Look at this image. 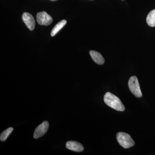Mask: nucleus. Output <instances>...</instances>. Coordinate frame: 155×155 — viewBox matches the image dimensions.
<instances>
[{
  "label": "nucleus",
  "instance_id": "9b49d317",
  "mask_svg": "<svg viewBox=\"0 0 155 155\" xmlns=\"http://www.w3.org/2000/svg\"><path fill=\"white\" fill-rule=\"evenodd\" d=\"M13 130H14L13 127H10L6 130H4L1 133V136H0V140L2 141H5L10 134L12 133Z\"/></svg>",
  "mask_w": 155,
  "mask_h": 155
},
{
  "label": "nucleus",
  "instance_id": "1a4fd4ad",
  "mask_svg": "<svg viewBox=\"0 0 155 155\" xmlns=\"http://www.w3.org/2000/svg\"><path fill=\"white\" fill-rule=\"evenodd\" d=\"M67 23V20H65V19L61 20L60 22H58L52 30L51 33V36H54L59 32V31L61 30L64 27V25H66Z\"/></svg>",
  "mask_w": 155,
  "mask_h": 155
},
{
  "label": "nucleus",
  "instance_id": "f257e3e1",
  "mask_svg": "<svg viewBox=\"0 0 155 155\" xmlns=\"http://www.w3.org/2000/svg\"><path fill=\"white\" fill-rule=\"evenodd\" d=\"M104 101L110 107L119 111H124L125 107L121 100L116 95L110 92L106 93L104 96Z\"/></svg>",
  "mask_w": 155,
  "mask_h": 155
},
{
  "label": "nucleus",
  "instance_id": "6e6552de",
  "mask_svg": "<svg viewBox=\"0 0 155 155\" xmlns=\"http://www.w3.org/2000/svg\"><path fill=\"white\" fill-rule=\"evenodd\" d=\"M89 53L93 60L96 64L99 65H103L104 63V58H103L102 55L100 53L96 51H91Z\"/></svg>",
  "mask_w": 155,
  "mask_h": 155
},
{
  "label": "nucleus",
  "instance_id": "f03ea898",
  "mask_svg": "<svg viewBox=\"0 0 155 155\" xmlns=\"http://www.w3.org/2000/svg\"><path fill=\"white\" fill-rule=\"evenodd\" d=\"M116 139L119 144L124 148H129L135 144V142L130 136L125 132H120L117 133Z\"/></svg>",
  "mask_w": 155,
  "mask_h": 155
},
{
  "label": "nucleus",
  "instance_id": "0eeeda50",
  "mask_svg": "<svg viewBox=\"0 0 155 155\" xmlns=\"http://www.w3.org/2000/svg\"><path fill=\"white\" fill-rule=\"evenodd\" d=\"M66 147L68 149L76 152L83 151L84 147L80 143L75 141H69L66 143Z\"/></svg>",
  "mask_w": 155,
  "mask_h": 155
},
{
  "label": "nucleus",
  "instance_id": "39448f33",
  "mask_svg": "<svg viewBox=\"0 0 155 155\" xmlns=\"http://www.w3.org/2000/svg\"><path fill=\"white\" fill-rule=\"evenodd\" d=\"M49 126V124L47 121H45L39 125L35 130L33 134L34 138L37 139L43 136L48 131Z\"/></svg>",
  "mask_w": 155,
  "mask_h": 155
},
{
  "label": "nucleus",
  "instance_id": "f8f14e48",
  "mask_svg": "<svg viewBox=\"0 0 155 155\" xmlns=\"http://www.w3.org/2000/svg\"><path fill=\"white\" fill-rule=\"evenodd\" d=\"M50 1H57V0H50Z\"/></svg>",
  "mask_w": 155,
  "mask_h": 155
},
{
  "label": "nucleus",
  "instance_id": "ddd939ff",
  "mask_svg": "<svg viewBox=\"0 0 155 155\" xmlns=\"http://www.w3.org/2000/svg\"><path fill=\"white\" fill-rule=\"evenodd\" d=\"M122 1H123V0H122Z\"/></svg>",
  "mask_w": 155,
  "mask_h": 155
},
{
  "label": "nucleus",
  "instance_id": "423d86ee",
  "mask_svg": "<svg viewBox=\"0 0 155 155\" xmlns=\"http://www.w3.org/2000/svg\"><path fill=\"white\" fill-rule=\"evenodd\" d=\"M22 19L29 30L32 31L35 28V22L33 16L29 13L25 12L22 15Z\"/></svg>",
  "mask_w": 155,
  "mask_h": 155
},
{
  "label": "nucleus",
  "instance_id": "7ed1b4c3",
  "mask_svg": "<svg viewBox=\"0 0 155 155\" xmlns=\"http://www.w3.org/2000/svg\"><path fill=\"white\" fill-rule=\"evenodd\" d=\"M128 87L130 92L137 97H141L142 96L140 87L137 77L132 76L129 78L128 82Z\"/></svg>",
  "mask_w": 155,
  "mask_h": 155
},
{
  "label": "nucleus",
  "instance_id": "20e7f679",
  "mask_svg": "<svg viewBox=\"0 0 155 155\" xmlns=\"http://www.w3.org/2000/svg\"><path fill=\"white\" fill-rule=\"evenodd\" d=\"M37 21L40 25H48L53 22V19L45 11L39 12L37 14Z\"/></svg>",
  "mask_w": 155,
  "mask_h": 155
},
{
  "label": "nucleus",
  "instance_id": "9d476101",
  "mask_svg": "<svg viewBox=\"0 0 155 155\" xmlns=\"http://www.w3.org/2000/svg\"><path fill=\"white\" fill-rule=\"evenodd\" d=\"M147 22L151 27L155 26V9L150 11L147 17Z\"/></svg>",
  "mask_w": 155,
  "mask_h": 155
}]
</instances>
